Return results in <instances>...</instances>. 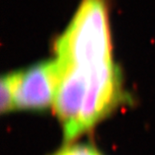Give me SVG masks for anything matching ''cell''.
<instances>
[{"instance_id": "6da1fadb", "label": "cell", "mask_w": 155, "mask_h": 155, "mask_svg": "<svg viewBox=\"0 0 155 155\" xmlns=\"http://www.w3.org/2000/svg\"><path fill=\"white\" fill-rule=\"evenodd\" d=\"M60 68L93 69L113 62L107 0H81L68 27L54 42Z\"/></svg>"}, {"instance_id": "7a4b0ae2", "label": "cell", "mask_w": 155, "mask_h": 155, "mask_svg": "<svg viewBox=\"0 0 155 155\" xmlns=\"http://www.w3.org/2000/svg\"><path fill=\"white\" fill-rule=\"evenodd\" d=\"M59 81L60 69L55 59L19 71L15 108L39 111L53 106Z\"/></svg>"}, {"instance_id": "3957f363", "label": "cell", "mask_w": 155, "mask_h": 155, "mask_svg": "<svg viewBox=\"0 0 155 155\" xmlns=\"http://www.w3.org/2000/svg\"><path fill=\"white\" fill-rule=\"evenodd\" d=\"M19 71L3 76L1 79V112L6 113L15 109V93Z\"/></svg>"}, {"instance_id": "277c9868", "label": "cell", "mask_w": 155, "mask_h": 155, "mask_svg": "<svg viewBox=\"0 0 155 155\" xmlns=\"http://www.w3.org/2000/svg\"><path fill=\"white\" fill-rule=\"evenodd\" d=\"M52 155H99V153L89 145L79 144V145L66 146Z\"/></svg>"}, {"instance_id": "5b68a950", "label": "cell", "mask_w": 155, "mask_h": 155, "mask_svg": "<svg viewBox=\"0 0 155 155\" xmlns=\"http://www.w3.org/2000/svg\"><path fill=\"white\" fill-rule=\"evenodd\" d=\"M99 155H100V154H99Z\"/></svg>"}]
</instances>
